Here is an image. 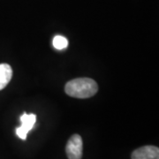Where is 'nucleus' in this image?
I'll return each mask as SVG.
<instances>
[{"label": "nucleus", "mask_w": 159, "mask_h": 159, "mask_svg": "<svg viewBox=\"0 0 159 159\" xmlns=\"http://www.w3.org/2000/svg\"><path fill=\"white\" fill-rule=\"evenodd\" d=\"M66 93L75 98H89L97 94L98 85L89 78H77L68 81L65 87Z\"/></svg>", "instance_id": "obj_1"}, {"label": "nucleus", "mask_w": 159, "mask_h": 159, "mask_svg": "<svg viewBox=\"0 0 159 159\" xmlns=\"http://www.w3.org/2000/svg\"><path fill=\"white\" fill-rule=\"evenodd\" d=\"M83 150L82 138L79 134L70 137L66 147V152L68 159H81Z\"/></svg>", "instance_id": "obj_2"}, {"label": "nucleus", "mask_w": 159, "mask_h": 159, "mask_svg": "<svg viewBox=\"0 0 159 159\" xmlns=\"http://www.w3.org/2000/svg\"><path fill=\"white\" fill-rule=\"evenodd\" d=\"M21 125L16 128V134L21 140L27 139V134L29 131L34 127V124L36 122V116L34 114H27L24 112L20 117Z\"/></svg>", "instance_id": "obj_3"}, {"label": "nucleus", "mask_w": 159, "mask_h": 159, "mask_svg": "<svg viewBox=\"0 0 159 159\" xmlns=\"http://www.w3.org/2000/svg\"><path fill=\"white\" fill-rule=\"evenodd\" d=\"M132 159H159V148L156 146H143L132 153Z\"/></svg>", "instance_id": "obj_4"}, {"label": "nucleus", "mask_w": 159, "mask_h": 159, "mask_svg": "<svg viewBox=\"0 0 159 159\" xmlns=\"http://www.w3.org/2000/svg\"><path fill=\"white\" fill-rule=\"evenodd\" d=\"M12 77V69L8 64H0V90L5 89Z\"/></svg>", "instance_id": "obj_5"}, {"label": "nucleus", "mask_w": 159, "mask_h": 159, "mask_svg": "<svg viewBox=\"0 0 159 159\" xmlns=\"http://www.w3.org/2000/svg\"><path fill=\"white\" fill-rule=\"evenodd\" d=\"M52 43L57 50H64L68 46V41L62 35H56L53 38Z\"/></svg>", "instance_id": "obj_6"}]
</instances>
